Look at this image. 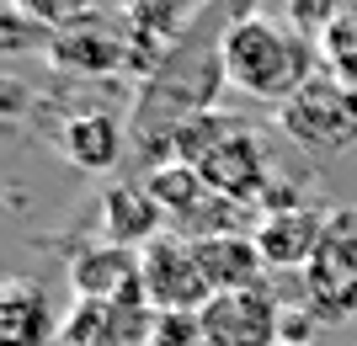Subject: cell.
I'll use <instances>...</instances> for the list:
<instances>
[{
  "label": "cell",
  "mask_w": 357,
  "mask_h": 346,
  "mask_svg": "<svg viewBox=\"0 0 357 346\" xmlns=\"http://www.w3.org/2000/svg\"><path fill=\"white\" fill-rule=\"evenodd\" d=\"M219 70H224V86H235L240 96L283 107L288 96H298L314 80V48L298 27L256 11V16H240V22L224 27Z\"/></svg>",
  "instance_id": "cell-1"
},
{
  "label": "cell",
  "mask_w": 357,
  "mask_h": 346,
  "mask_svg": "<svg viewBox=\"0 0 357 346\" xmlns=\"http://www.w3.org/2000/svg\"><path fill=\"white\" fill-rule=\"evenodd\" d=\"M304 309L314 320L357 315V203H342L326 213L320 251L304 267Z\"/></svg>",
  "instance_id": "cell-2"
},
{
  "label": "cell",
  "mask_w": 357,
  "mask_h": 346,
  "mask_svg": "<svg viewBox=\"0 0 357 346\" xmlns=\"http://www.w3.org/2000/svg\"><path fill=\"white\" fill-rule=\"evenodd\" d=\"M278 128L310 155H342L357 144V91L336 75H314L310 86L278 107Z\"/></svg>",
  "instance_id": "cell-3"
},
{
  "label": "cell",
  "mask_w": 357,
  "mask_h": 346,
  "mask_svg": "<svg viewBox=\"0 0 357 346\" xmlns=\"http://www.w3.org/2000/svg\"><path fill=\"white\" fill-rule=\"evenodd\" d=\"M139 277H144V299L155 315H197L213 299V283L197 261V245L181 229H165L160 240H149L139 251Z\"/></svg>",
  "instance_id": "cell-4"
},
{
  "label": "cell",
  "mask_w": 357,
  "mask_h": 346,
  "mask_svg": "<svg viewBox=\"0 0 357 346\" xmlns=\"http://www.w3.org/2000/svg\"><path fill=\"white\" fill-rule=\"evenodd\" d=\"M197 320L208 346H283V304L272 299L267 283L213 293L197 309Z\"/></svg>",
  "instance_id": "cell-5"
},
{
  "label": "cell",
  "mask_w": 357,
  "mask_h": 346,
  "mask_svg": "<svg viewBox=\"0 0 357 346\" xmlns=\"http://www.w3.org/2000/svg\"><path fill=\"white\" fill-rule=\"evenodd\" d=\"M155 309L149 304H96L75 299L59 320V346H149Z\"/></svg>",
  "instance_id": "cell-6"
},
{
  "label": "cell",
  "mask_w": 357,
  "mask_h": 346,
  "mask_svg": "<svg viewBox=\"0 0 357 346\" xmlns=\"http://www.w3.org/2000/svg\"><path fill=\"white\" fill-rule=\"evenodd\" d=\"M70 288H75V299H96V304H149L144 277H139V251H123L112 240H96V245L75 251Z\"/></svg>",
  "instance_id": "cell-7"
},
{
  "label": "cell",
  "mask_w": 357,
  "mask_h": 346,
  "mask_svg": "<svg viewBox=\"0 0 357 346\" xmlns=\"http://www.w3.org/2000/svg\"><path fill=\"white\" fill-rule=\"evenodd\" d=\"M320 235H326V213H314V208L261 213L251 229L267 272H304L314 261V251H320Z\"/></svg>",
  "instance_id": "cell-8"
},
{
  "label": "cell",
  "mask_w": 357,
  "mask_h": 346,
  "mask_svg": "<svg viewBox=\"0 0 357 346\" xmlns=\"http://www.w3.org/2000/svg\"><path fill=\"white\" fill-rule=\"evenodd\" d=\"M197 176L208 181L213 197H235V203L261 197L267 192V150H261V139H256L251 128H235V134L197 166Z\"/></svg>",
  "instance_id": "cell-9"
},
{
  "label": "cell",
  "mask_w": 357,
  "mask_h": 346,
  "mask_svg": "<svg viewBox=\"0 0 357 346\" xmlns=\"http://www.w3.org/2000/svg\"><path fill=\"white\" fill-rule=\"evenodd\" d=\"M102 235L112 245H123V251H144L149 240L165 235V208L144 192V187L118 181V187L102 192Z\"/></svg>",
  "instance_id": "cell-10"
},
{
  "label": "cell",
  "mask_w": 357,
  "mask_h": 346,
  "mask_svg": "<svg viewBox=\"0 0 357 346\" xmlns=\"http://www.w3.org/2000/svg\"><path fill=\"white\" fill-rule=\"evenodd\" d=\"M48 59L59 64V70L107 75V70H118L128 54H123V38L107 27L102 16H80V22H70V27H59L48 38Z\"/></svg>",
  "instance_id": "cell-11"
},
{
  "label": "cell",
  "mask_w": 357,
  "mask_h": 346,
  "mask_svg": "<svg viewBox=\"0 0 357 346\" xmlns=\"http://www.w3.org/2000/svg\"><path fill=\"white\" fill-rule=\"evenodd\" d=\"M59 320L48 309V293L27 277H11L0 288V346H54Z\"/></svg>",
  "instance_id": "cell-12"
},
{
  "label": "cell",
  "mask_w": 357,
  "mask_h": 346,
  "mask_svg": "<svg viewBox=\"0 0 357 346\" xmlns=\"http://www.w3.org/2000/svg\"><path fill=\"white\" fill-rule=\"evenodd\" d=\"M197 261L208 272L213 293H229V288H256L261 283V251H256L251 235H208V240H192Z\"/></svg>",
  "instance_id": "cell-13"
},
{
  "label": "cell",
  "mask_w": 357,
  "mask_h": 346,
  "mask_svg": "<svg viewBox=\"0 0 357 346\" xmlns=\"http://www.w3.org/2000/svg\"><path fill=\"white\" fill-rule=\"evenodd\" d=\"M59 144L70 155V166H80V171H112L123 160V128L112 112H75L64 123Z\"/></svg>",
  "instance_id": "cell-14"
},
{
  "label": "cell",
  "mask_w": 357,
  "mask_h": 346,
  "mask_svg": "<svg viewBox=\"0 0 357 346\" xmlns=\"http://www.w3.org/2000/svg\"><path fill=\"white\" fill-rule=\"evenodd\" d=\"M144 192L155 197V203L165 208V219H176V224H187V219L213 197L208 181L197 176L192 166H181V160H160V166L144 176Z\"/></svg>",
  "instance_id": "cell-15"
},
{
  "label": "cell",
  "mask_w": 357,
  "mask_h": 346,
  "mask_svg": "<svg viewBox=\"0 0 357 346\" xmlns=\"http://www.w3.org/2000/svg\"><path fill=\"white\" fill-rule=\"evenodd\" d=\"M235 128H240V123L224 118V112H192V118H181L176 128H171V160H181V166L197 171L224 139L235 134Z\"/></svg>",
  "instance_id": "cell-16"
},
{
  "label": "cell",
  "mask_w": 357,
  "mask_h": 346,
  "mask_svg": "<svg viewBox=\"0 0 357 346\" xmlns=\"http://www.w3.org/2000/svg\"><path fill=\"white\" fill-rule=\"evenodd\" d=\"M320 59H326V75L357 91V16H342L320 32Z\"/></svg>",
  "instance_id": "cell-17"
},
{
  "label": "cell",
  "mask_w": 357,
  "mask_h": 346,
  "mask_svg": "<svg viewBox=\"0 0 357 346\" xmlns=\"http://www.w3.org/2000/svg\"><path fill=\"white\" fill-rule=\"evenodd\" d=\"M342 0H288V22H294L304 38H320L331 22H342Z\"/></svg>",
  "instance_id": "cell-18"
},
{
  "label": "cell",
  "mask_w": 357,
  "mask_h": 346,
  "mask_svg": "<svg viewBox=\"0 0 357 346\" xmlns=\"http://www.w3.org/2000/svg\"><path fill=\"white\" fill-rule=\"evenodd\" d=\"M149 346H208V336H203V320L197 315H155Z\"/></svg>",
  "instance_id": "cell-19"
},
{
  "label": "cell",
  "mask_w": 357,
  "mask_h": 346,
  "mask_svg": "<svg viewBox=\"0 0 357 346\" xmlns=\"http://www.w3.org/2000/svg\"><path fill=\"white\" fill-rule=\"evenodd\" d=\"M16 11H27L32 22H38V27H70V22H80V16H86V6L91 0H11Z\"/></svg>",
  "instance_id": "cell-20"
},
{
  "label": "cell",
  "mask_w": 357,
  "mask_h": 346,
  "mask_svg": "<svg viewBox=\"0 0 357 346\" xmlns=\"http://www.w3.org/2000/svg\"><path fill=\"white\" fill-rule=\"evenodd\" d=\"M314 325H320V320H314L310 309H283V346H310Z\"/></svg>",
  "instance_id": "cell-21"
}]
</instances>
